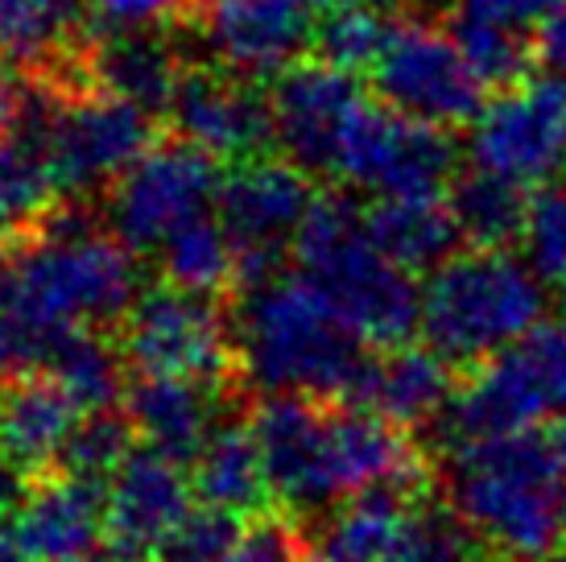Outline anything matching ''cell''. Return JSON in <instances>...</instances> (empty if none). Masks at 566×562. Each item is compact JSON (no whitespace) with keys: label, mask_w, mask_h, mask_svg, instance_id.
<instances>
[{"label":"cell","mask_w":566,"mask_h":562,"mask_svg":"<svg viewBox=\"0 0 566 562\" xmlns=\"http://www.w3.org/2000/svg\"><path fill=\"white\" fill-rule=\"evenodd\" d=\"M137 285L133 249L99 236L75 207H50L25 240L0 252V311L46 331L125 323Z\"/></svg>","instance_id":"cell-2"},{"label":"cell","mask_w":566,"mask_h":562,"mask_svg":"<svg viewBox=\"0 0 566 562\" xmlns=\"http://www.w3.org/2000/svg\"><path fill=\"white\" fill-rule=\"evenodd\" d=\"M455 364L442 360L434 347H377L368 356L356 389L344 406H364L397 426H426L439 422L455 402Z\"/></svg>","instance_id":"cell-18"},{"label":"cell","mask_w":566,"mask_h":562,"mask_svg":"<svg viewBox=\"0 0 566 562\" xmlns=\"http://www.w3.org/2000/svg\"><path fill=\"white\" fill-rule=\"evenodd\" d=\"M80 418V402L42 368L0 385V451L30 471L59 464Z\"/></svg>","instance_id":"cell-20"},{"label":"cell","mask_w":566,"mask_h":562,"mask_svg":"<svg viewBox=\"0 0 566 562\" xmlns=\"http://www.w3.org/2000/svg\"><path fill=\"white\" fill-rule=\"evenodd\" d=\"M42 373H50L75 402L87 409H112L125 397V352L99 335L95 327L59 331L46 352Z\"/></svg>","instance_id":"cell-27"},{"label":"cell","mask_w":566,"mask_h":562,"mask_svg":"<svg viewBox=\"0 0 566 562\" xmlns=\"http://www.w3.org/2000/svg\"><path fill=\"white\" fill-rule=\"evenodd\" d=\"M364 228L373 244L409 273H434L463 244V232L442 199H377L364 211Z\"/></svg>","instance_id":"cell-24"},{"label":"cell","mask_w":566,"mask_h":562,"mask_svg":"<svg viewBox=\"0 0 566 562\" xmlns=\"http://www.w3.org/2000/svg\"><path fill=\"white\" fill-rule=\"evenodd\" d=\"M306 550L311 542L285 517H256L252 525H244L223 562H298Z\"/></svg>","instance_id":"cell-37"},{"label":"cell","mask_w":566,"mask_h":562,"mask_svg":"<svg viewBox=\"0 0 566 562\" xmlns=\"http://www.w3.org/2000/svg\"><path fill=\"white\" fill-rule=\"evenodd\" d=\"M315 199L311 174L290 157H240L223 174L216 219L240 249V285L282 273L277 266L285 249H294Z\"/></svg>","instance_id":"cell-8"},{"label":"cell","mask_w":566,"mask_h":562,"mask_svg":"<svg viewBox=\"0 0 566 562\" xmlns=\"http://www.w3.org/2000/svg\"><path fill=\"white\" fill-rule=\"evenodd\" d=\"M306 0H195V30L211 59L240 79H277L315 50Z\"/></svg>","instance_id":"cell-13"},{"label":"cell","mask_w":566,"mask_h":562,"mask_svg":"<svg viewBox=\"0 0 566 562\" xmlns=\"http://www.w3.org/2000/svg\"><path fill=\"white\" fill-rule=\"evenodd\" d=\"M558 0H455V13L488 17V21H501L513 30H537V21L551 13Z\"/></svg>","instance_id":"cell-40"},{"label":"cell","mask_w":566,"mask_h":562,"mask_svg":"<svg viewBox=\"0 0 566 562\" xmlns=\"http://www.w3.org/2000/svg\"><path fill=\"white\" fill-rule=\"evenodd\" d=\"M311 9H318V13H331V9H339V4H352V0H306Z\"/></svg>","instance_id":"cell-46"},{"label":"cell","mask_w":566,"mask_h":562,"mask_svg":"<svg viewBox=\"0 0 566 562\" xmlns=\"http://www.w3.org/2000/svg\"><path fill=\"white\" fill-rule=\"evenodd\" d=\"M447 207L455 216L463 244L472 249H509L521 244V228H525V187L492 170H459V178L447 190Z\"/></svg>","instance_id":"cell-26"},{"label":"cell","mask_w":566,"mask_h":562,"mask_svg":"<svg viewBox=\"0 0 566 562\" xmlns=\"http://www.w3.org/2000/svg\"><path fill=\"white\" fill-rule=\"evenodd\" d=\"M558 562H566V550H563V554H558Z\"/></svg>","instance_id":"cell-48"},{"label":"cell","mask_w":566,"mask_h":562,"mask_svg":"<svg viewBox=\"0 0 566 562\" xmlns=\"http://www.w3.org/2000/svg\"><path fill=\"white\" fill-rule=\"evenodd\" d=\"M294 261L368 347H397L422 327V285L373 244L364 211L347 199H315Z\"/></svg>","instance_id":"cell-4"},{"label":"cell","mask_w":566,"mask_h":562,"mask_svg":"<svg viewBox=\"0 0 566 562\" xmlns=\"http://www.w3.org/2000/svg\"><path fill=\"white\" fill-rule=\"evenodd\" d=\"M54 166L46 154V137L4 133L0 137V236L30 232L54 207Z\"/></svg>","instance_id":"cell-28"},{"label":"cell","mask_w":566,"mask_h":562,"mask_svg":"<svg viewBox=\"0 0 566 562\" xmlns=\"http://www.w3.org/2000/svg\"><path fill=\"white\" fill-rule=\"evenodd\" d=\"M17 95H21V83H13V79L0 75V137H4V133H9V125H13Z\"/></svg>","instance_id":"cell-43"},{"label":"cell","mask_w":566,"mask_h":562,"mask_svg":"<svg viewBox=\"0 0 566 562\" xmlns=\"http://www.w3.org/2000/svg\"><path fill=\"white\" fill-rule=\"evenodd\" d=\"M161 269L166 281L182 290L220 298L232 281H240V249L211 211L203 219H190L161 244Z\"/></svg>","instance_id":"cell-29"},{"label":"cell","mask_w":566,"mask_h":562,"mask_svg":"<svg viewBox=\"0 0 566 562\" xmlns=\"http://www.w3.org/2000/svg\"><path fill=\"white\" fill-rule=\"evenodd\" d=\"M368 75H373V92L389 108L422 125H472L488 104V83L475 75L459 42L426 21H401Z\"/></svg>","instance_id":"cell-9"},{"label":"cell","mask_w":566,"mask_h":562,"mask_svg":"<svg viewBox=\"0 0 566 562\" xmlns=\"http://www.w3.org/2000/svg\"><path fill=\"white\" fill-rule=\"evenodd\" d=\"M397 17H389L377 4H339L323 17V25H315V54L331 66H344L352 75L373 71L377 59L385 54L389 38L397 33Z\"/></svg>","instance_id":"cell-30"},{"label":"cell","mask_w":566,"mask_h":562,"mask_svg":"<svg viewBox=\"0 0 566 562\" xmlns=\"http://www.w3.org/2000/svg\"><path fill=\"white\" fill-rule=\"evenodd\" d=\"M521 252L546 285L566 290V187L546 183L530 195L525 228H521Z\"/></svg>","instance_id":"cell-34"},{"label":"cell","mask_w":566,"mask_h":562,"mask_svg":"<svg viewBox=\"0 0 566 562\" xmlns=\"http://www.w3.org/2000/svg\"><path fill=\"white\" fill-rule=\"evenodd\" d=\"M66 30L46 0H0V59L13 66H46Z\"/></svg>","instance_id":"cell-33"},{"label":"cell","mask_w":566,"mask_h":562,"mask_svg":"<svg viewBox=\"0 0 566 562\" xmlns=\"http://www.w3.org/2000/svg\"><path fill=\"white\" fill-rule=\"evenodd\" d=\"M385 4H397V9H434L442 0H385Z\"/></svg>","instance_id":"cell-45"},{"label":"cell","mask_w":566,"mask_h":562,"mask_svg":"<svg viewBox=\"0 0 566 562\" xmlns=\"http://www.w3.org/2000/svg\"><path fill=\"white\" fill-rule=\"evenodd\" d=\"M211 389L216 385L187 381V376L137 373V381L125 389V414L133 418V430L142 443L190 464L216 430Z\"/></svg>","instance_id":"cell-19"},{"label":"cell","mask_w":566,"mask_h":562,"mask_svg":"<svg viewBox=\"0 0 566 562\" xmlns=\"http://www.w3.org/2000/svg\"><path fill=\"white\" fill-rule=\"evenodd\" d=\"M298 562H323V559H318L315 550H306V554H302V559H298Z\"/></svg>","instance_id":"cell-47"},{"label":"cell","mask_w":566,"mask_h":562,"mask_svg":"<svg viewBox=\"0 0 566 562\" xmlns=\"http://www.w3.org/2000/svg\"><path fill=\"white\" fill-rule=\"evenodd\" d=\"M59 331L33 327L30 319L21 314L0 311V385L13 381V376L38 373L46 364V352L54 344Z\"/></svg>","instance_id":"cell-38"},{"label":"cell","mask_w":566,"mask_h":562,"mask_svg":"<svg viewBox=\"0 0 566 562\" xmlns=\"http://www.w3.org/2000/svg\"><path fill=\"white\" fill-rule=\"evenodd\" d=\"M83 71L99 92L120 95L149 116H166L182 63L158 30H108L87 50Z\"/></svg>","instance_id":"cell-21"},{"label":"cell","mask_w":566,"mask_h":562,"mask_svg":"<svg viewBox=\"0 0 566 562\" xmlns=\"http://www.w3.org/2000/svg\"><path fill=\"white\" fill-rule=\"evenodd\" d=\"M154 121L158 116L99 87L63 92L46 133V154L59 190L87 195L116 183L154 145Z\"/></svg>","instance_id":"cell-11"},{"label":"cell","mask_w":566,"mask_h":562,"mask_svg":"<svg viewBox=\"0 0 566 562\" xmlns=\"http://www.w3.org/2000/svg\"><path fill=\"white\" fill-rule=\"evenodd\" d=\"M13 533L30 562H95L108 538V485L59 471L33 485Z\"/></svg>","instance_id":"cell-17"},{"label":"cell","mask_w":566,"mask_h":562,"mask_svg":"<svg viewBox=\"0 0 566 562\" xmlns=\"http://www.w3.org/2000/svg\"><path fill=\"white\" fill-rule=\"evenodd\" d=\"M360 100V79L344 66H331L323 59L294 63L273 79L269 92L277 149L290 162H298L306 174H331L339 133Z\"/></svg>","instance_id":"cell-16"},{"label":"cell","mask_w":566,"mask_h":562,"mask_svg":"<svg viewBox=\"0 0 566 562\" xmlns=\"http://www.w3.org/2000/svg\"><path fill=\"white\" fill-rule=\"evenodd\" d=\"M546 319V281L509 249L455 252L422 290V340L451 364H484Z\"/></svg>","instance_id":"cell-5"},{"label":"cell","mask_w":566,"mask_h":562,"mask_svg":"<svg viewBox=\"0 0 566 562\" xmlns=\"http://www.w3.org/2000/svg\"><path fill=\"white\" fill-rule=\"evenodd\" d=\"M517 352L530 364L551 414L566 418V314L563 319H542L517 344Z\"/></svg>","instance_id":"cell-36"},{"label":"cell","mask_w":566,"mask_h":562,"mask_svg":"<svg viewBox=\"0 0 566 562\" xmlns=\"http://www.w3.org/2000/svg\"><path fill=\"white\" fill-rule=\"evenodd\" d=\"M190 492L182 459L137 443L108 480V562H154L166 533L190 513Z\"/></svg>","instance_id":"cell-15"},{"label":"cell","mask_w":566,"mask_h":562,"mask_svg":"<svg viewBox=\"0 0 566 562\" xmlns=\"http://www.w3.org/2000/svg\"><path fill=\"white\" fill-rule=\"evenodd\" d=\"M190 485H195V497L211 509L237 517L261 513L273 488H269L261 443L252 435V426H240V422L216 426L203 451L190 459Z\"/></svg>","instance_id":"cell-23"},{"label":"cell","mask_w":566,"mask_h":562,"mask_svg":"<svg viewBox=\"0 0 566 562\" xmlns=\"http://www.w3.org/2000/svg\"><path fill=\"white\" fill-rule=\"evenodd\" d=\"M468 157L521 187H546L566 170V79H521L488 100L472 121Z\"/></svg>","instance_id":"cell-10"},{"label":"cell","mask_w":566,"mask_h":562,"mask_svg":"<svg viewBox=\"0 0 566 562\" xmlns=\"http://www.w3.org/2000/svg\"><path fill=\"white\" fill-rule=\"evenodd\" d=\"M0 562H30L25 559V550L17 542V533L9 525H0Z\"/></svg>","instance_id":"cell-44"},{"label":"cell","mask_w":566,"mask_h":562,"mask_svg":"<svg viewBox=\"0 0 566 562\" xmlns=\"http://www.w3.org/2000/svg\"><path fill=\"white\" fill-rule=\"evenodd\" d=\"M413 125L418 121L394 112L385 100H368L364 95L360 104L352 108V116H347L344 133H339L331 174L344 178L347 187L385 195L389 183H394L397 166H401V157H406Z\"/></svg>","instance_id":"cell-25"},{"label":"cell","mask_w":566,"mask_h":562,"mask_svg":"<svg viewBox=\"0 0 566 562\" xmlns=\"http://www.w3.org/2000/svg\"><path fill=\"white\" fill-rule=\"evenodd\" d=\"M244 517L223 513V509H211V504H199L190 509L158 547L154 562H223L228 550L237 547V538L244 533L240 525Z\"/></svg>","instance_id":"cell-35"},{"label":"cell","mask_w":566,"mask_h":562,"mask_svg":"<svg viewBox=\"0 0 566 562\" xmlns=\"http://www.w3.org/2000/svg\"><path fill=\"white\" fill-rule=\"evenodd\" d=\"M187 0H87L104 30H158Z\"/></svg>","instance_id":"cell-39"},{"label":"cell","mask_w":566,"mask_h":562,"mask_svg":"<svg viewBox=\"0 0 566 562\" xmlns=\"http://www.w3.org/2000/svg\"><path fill=\"white\" fill-rule=\"evenodd\" d=\"M273 500L290 513L315 517L344 497L331 459V409L315 397L273 393L252 414Z\"/></svg>","instance_id":"cell-12"},{"label":"cell","mask_w":566,"mask_h":562,"mask_svg":"<svg viewBox=\"0 0 566 562\" xmlns=\"http://www.w3.org/2000/svg\"><path fill=\"white\" fill-rule=\"evenodd\" d=\"M133 447H137V430L125 409H87L59 455V471L108 485Z\"/></svg>","instance_id":"cell-32"},{"label":"cell","mask_w":566,"mask_h":562,"mask_svg":"<svg viewBox=\"0 0 566 562\" xmlns=\"http://www.w3.org/2000/svg\"><path fill=\"white\" fill-rule=\"evenodd\" d=\"M422 488H368L331 513L311 538L323 562H389L406 533Z\"/></svg>","instance_id":"cell-22"},{"label":"cell","mask_w":566,"mask_h":562,"mask_svg":"<svg viewBox=\"0 0 566 562\" xmlns=\"http://www.w3.org/2000/svg\"><path fill=\"white\" fill-rule=\"evenodd\" d=\"M237 306V356L256 389L294 393L315 402H347L364 364L368 344L352 331L331 298L302 273L244 285Z\"/></svg>","instance_id":"cell-3"},{"label":"cell","mask_w":566,"mask_h":562,"mask_svg":"<svg viewBox=\"0 0 566 562\" xmlns=\"http://www.w3.org/2000/svg\"><path fill=\"white\" fill-rule=\"evenodd\" d=\"M33 485H30V468L17 464L13 455L0 451V525H13L21 504L30 500Z\"/></svg>","instance_id":"cell-42"},{"label":"cell","mask_w":566,"mask_h":562,"mask_svg":"<svg viewBox=\"0 0 566 562\" xmlns=\"http://www.w3.org/2000/svg\"><path fill=\"white\" fill-rule=\"evenodd\" d=\"M447 500L504 562H551L566 547V418L468 438L447 459Z\"/></svg>","instance_id":"cell-1"},{"label":"cell","mask_w":566,"mask_h":562,"mask_svg":"<svg viewBox=\"0 0 566 562\" xmlns=\"http://www.w3.org/2000/svg\"><path fill=\"white\" fill-rule=\"evenodd\" d=\"M451 38L459 50L468 54V63L475 66V75L484 79L488 87H513L525 79L530 63H534V33L488 21V17L455 13L451 17Z\"/></svg>","instance_id":"cell-31"},{"label":"cell","mask_w":566,"mask_h":562,"mask_svg":"<svg viewBox=\"0 0 566 562\" xmlns=\"http://www.w3.org/2000/svg\"><path fill=\"white\" fill-rule=\"evenodd\" d=\"M534 54H537V63L546 66L551 75L566 79V0H558L551 13L537 21Z\"/></svg>","instance_id":"cell-41"},{"label":"cell","mask_w":566,"mask_h":562,"mask_svg":"<svg viewBox=\"0 0 566 562\" xmlns=\"http://www.w3.org/2000/svg\"><path fill=\"white\" fill-rule=\"evenodd\" d=\"M120 352L137 373L220 385L237 356V327H228V311L216 294H195L166 281L128 306Z\"/></svg>","instance_id":"cell-7"},{"label":"cell","mask_w":566,"mask_h":562,"mask_svg":"<svg viewBox=\"0 0 566 562\" xmlns=\"http://www.w3.org/2000/svg\"><path fill=\"white\" fill-rule=\"evenodd\" d=\"M166 121L182 140L223 162L256 157L277 145L269 95L252 79H240L223 66H182Z\"/></svg>","instance_id":"cell-14"},{"label":"cell","mask_w":566,"mask_h":562,"mask_svg":"<svg viewBox=\"0 0 566 562\" xmlns=\"http://www.w3.org/2000/svg\"><path fill=\"white\" fill-rule=\"evenodd\" d=\"M220 157L195 140L170 137L149 145L128 166L108 195V228L133 252H161L178 228L216 211L220 195Z\"/></svg>","instance_id":"cell-6"}]
</instances>
